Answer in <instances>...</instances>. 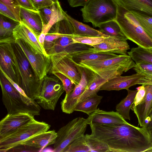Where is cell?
Masks as SVG:
<instances>
[{
    "label": "cell",
    "instance_id": "6da1fadb",
    "mask_svg": "<svg viewBox=\"0 0 152 152\" xmlns=\"http://www.w3.org/2000/svg\"><path fill=\"white\" fill-rule=\"evenodd\" d=\"M90 126V135L107 144L110 152H147L152 148L150 135L144 127L129 123Z\"/></svg>",
    "mask_w": 152,
    "mask_h": 152
},
{
    "label": "cell",
    "instance_id": "7a4b0ae2",
    "mask_svg": "<svg viewBox=\"0 0 152 152\" xmlns=\"http://www.w3.org/2000/svg\"><path fill=\"white\" fill-rule=\"evenodd\" d=\"M5 43L15 61L18 72V85L29 98L36 100L43 79L38 80L32 66L20 46L15 42Z\"/></svg>",
    "mask_w": 152,
    "mask_h": 152
},
{
    "label": "cell",
    "instance_id": "3957f363",
    "mask_svg": "<svg viewBox=\"0 0 152 152\" xmlns=\"http://www.w3.org/2000/svg\"><path fill=\"white\" fill-rule=\"evenodd\" d=\"M0 73L2 100L7 114L25 113L34 116L39 115L41 107L37 102L22 94L1 72Z\"/></svg>",
    "mask_w": 152,
    "mask_h": 152
},
{
    "label": "cell",
    "instance_id": "277c9868",
    "mask_svg": "<svg viewBox=\"0 0 152 152\" xmlns=\"http://www.w3.org/2000/svg\"><path fill=\"white\" fill-rule=\"evenodd\" d=\"M135 64L130 56L125 54L106 59L86 61L77 65L87 68L108 80L121 76L124 72L134 68Z\"/></svg>",
    "mask_w": 152,
    "mask_h": 152
},
{
    "label": "cell",
    "instance_id": "5b68a950",
    "mask_svg": "<svg viewBox=\"0 0 152 152\" xmlns=\"http://www.w3.org/2000/svg\"><path fill=\"white\" fill-rule=\"evenodd\" d=\"M115 20L128 39L146 49L152 48V39L145 32L132 12L118 5Z\"/></svg>",
    "mask_w": 152,
    "mask_h": 152
},
{
    "label": "cell",
    "instance_id": "8992f818",
    "mask_svg": "<svg viewBox=\"0 0 152 152\" xmlns=\"http://www.w3.org/2000/svg\"><path fill=\"white\" fill-rule=\"evenodd\" d=\"M118 5L115 0H90L81 9L83 21L95 27L115 20Z\"/></svg>",
    "mask_w": 152,
    "mask_h": 152
},
{
    "label": "cell",
    "instance_id": "52a82bcc",
    "mask_svg": "<svg viewBox=\"0 0 152 152\" xmlns=\"http://www.w3.org/2000/svg\"><path fill=\"white\" fill-rule=\"evenodd\" d=\"M50 127L45 122L34 119L11 134L0 138V152H8L32 137L48 131Z\"/></svg>",
    "mask_w": 152,
    "mask_h": 152
},
{
    "label": "cell",
    "instance_id": "ba28073f",
    "mask_svg": "<svg viewBox=\"0 0 152 152\" xmlns=\"http://www.w3.org/2000/svg\"><path fill=\"white\" fill-rule=\"evenodd\" d=\"M88 125L87 118L78 117L60 128L57 132L53 151L63 152L72 141L84 134Z\"/></svg>",
    "mask_w": 152,
    "mask_h": 152
},
{
    "label": "cell",
    "instance_id": "9c48e42d",
    "mask_svg": "<svg viewBox=\"0 0 152 152\" xmlns=\"http://www.w3.org/2000/svg\"><path fill=\"white\" fill-rule=\"evenodd\" d=\"M64 91L63 84L58 77L53 75H47L43 79L40 93L36 102L44 109L54 110Z\"/></svg>",
    "mask_w": 152,
    "mask_h": 152
},
{
    "label": "cell",
    "instance_id": "30bf717a",
    "mask_svg": "<svg viewBox=\"0 0 152 152\" xmlns=\"http://www.w3.org/2000/svg\"><path fill=\"white\" fill-rule=\"evenodd\" d=\"M69 54L62 52L50 56L52 68L50 73H61L72 80L76 86L80 81L81 73L79 66L70 58Z\"/></svg>",
    "mask_w": 152,
    "mask_h": 152
},
{
    "label": "cell",
    "instance_id": "8fae6325",
    "mask_svg": "<svg viewBox=\"0 0 152 152\" xmlns=\"http://www.w3.org/2000/svg\"><path fill=\"white\" fill-rule=\"evenodd\" d=\"M15 42L20 47L30 64L38 80H42L47 75L52 68L50 56L47 57L34 53L32 48L26 42L20 40Z\"/></svg>",
    "mask_w": 152,
    "mask_h": 152
},
{
    "label": "cell",
    "instance_id": "7c38bea8",
    "mask_svg": "<svg viewBox=\"0 0 152 152\" xmlns=\"http://www.w3.org/2000/svg\"><path fill=\"white\" fill-rule=\"evenodd\" d=\"M79 66L81 75L80 81L71 93L65 96L61 103L62 112L66 114H71L75 111L79 98L86 89L95 74L87 68Z\"/></svg>",
    "mask_w": 152,
    "mask_h": 152
},
{
    "label": "cell",
    "instance_id": "4fadbf2b",
    "mask_svg": "<svg viewBox=\"0 0 152 152\" xmlns=\"http://www.w3.org/2000/svg\"><path fill=\"white\" fill-rule=\"evenodd\" d=\"M34 119V116L27 113L7 114L0 122V138L11 134Z\"/></svg>",
    "mask_w": 152,
    "mask_h": 152
},
{
    "label": "cell",
    "instance_id": "5bb4252c",
    "mask_svg": "<svg viewBox=\"0 0 152 152\" xmlns=\"http://www.w3.org/2000/svg\"><path fill=\"white\" fill-rule=\"evenodd\" d=\"M38 11L42 23L41 33L45 35L54 24L63 20L67 19L65 15L66 12L62 10L59 1Z\"/></svg>",
    "mask_w": 152,
    "mask_h": 152
},
{
    "label": "cell",
    "instance_id": "9a60e30c",
    "mask_svg": "<svg viewBox=\"0 0 152 152\" xmlns=\"http://www.w3.org/2000/svg\"><path fill=\"white\" fill-rule=\"evenodd\" d=\"M13 36L15 40L20 39L26 42L35 53H40L49 57L45 50L39 43L38 37L27 26L20 22L15 28Z\"/></svg>",
    "mask_w": 152,
    "mask_h": 152
},
{
    "label": "cell",
    "instance_id": "2e32d148",
    "mask_svg": "<svg viewBox=\"0 0 152 152\" xmlns=\"http://www.w3.org/2000/svg\"><path fill=\"white\" fill-rule=\"evenodd\" d=\"M87 119L88 124L90 126L110 125L129 123L117 112L106 111L100 110L99 108L89 115Z\"/></svg>",
    "mask_w": 152,
    "mask_h": 152
},
{
    "label": "cell",
    "instance_id": "e0dca14e",
    "mask_svg": "<svg viewBox=\"0 0 152 152\" xmlns=\"http://www.w3.org/2000/svg\"><path fill=\"white\" fill-rule=\"evenodd\" d=\"M57 136L55 131H48L32 137L20 145L25 146L29 151H40L45 147L54 145Z\"/></svg>",
    "mask_w": 152,
    "mask_h": 152
},
{
    "label": "cell",
    "instance_id": "ac0fdd59",
    "mask_svg": "<svg viewBox=\"0 0 152 152\" xmlns=\"http://www.w3.org/2000/svg\"><path fill=\"white\" fill-rule=\"evenodd\" d=\"M144 85L145 90L144 97L137 105L133 104L131 109L136 115L141 127L144 126L152 110V85Z\"/></svg>",
    "mask_w": 152,
    "mask_h": 152
},
{
    "label": "cell",
    "instance_id": "d6986e66",
    "mask_svg": "<svg viewBox=\"0 0 152 152\" xmlns=\"http://www.w3.org/2000/svg\"><path fill=\"white\" fill-rule=\"evenodd\" d=\"M130 48L126 40H122L115 37L106 36L103 41L93 45L88 49L95 52H109L114 53L126 54Z\"/></svg>",
    "mask_w": 152,
    "mask_h": 152
},
{
    "label": "cell",
    "instance_id": "ffe728a7",
    "mask_svg": "<svg viewBox=\"0 0 152 152\" xmlns=\"http://www.w3.org/2000/svg\"><path fill=\"white\" fill-rule=\"evenodd\" d=\"M143 74L136 73L131 75L116 77L107 80L101 86L100 90L119 91L136 85L138 81L144 77Z\"/></svg>",
    "mask_w": 152,
    "mask_h": 152
},
{
    "label": "cell",
    "instance_id": "44dd1931",
    "mask_svg": "<svg viewBox=\"0 0 152 152\" xmlns=\"http://www.w3.org/2000/svg\"><path fill=\"white\" fill-rule=\"evenodd\" d=\"M0 44V69L18 84V72L15 61L6 44Z\"/></svg>",
    "mask_w": 152,
    "mask_h": 152
},
{
    "label": "cell",
    "instance_id": "7402d4cb",
    "mask_svg": "<svg viewBox=\"0 0 152 152\" xmlns=\"http://www.w3.org/2000/svg\"><path fill=\"white\" fill-rule=\"evenodd\" d=\"M118 55L111 52H95L87 49L69 54L70 58L77 65L90 61L106 59L117 57Z\"/></svg>",
    "mask_w": 152,
    "mask_h": 152
},
{
    "label": "cell",
    "instance_id": "603a6c76",
    "mask_svg": "<svg viewBox=\"0 0 152 152\" xmlns=\"http://www.w3.org/2000/svg\"><path fill=\"white\" fill-rule=\"evenodd\" d=\"M117 4L131 12L152 18V0H115Z\"/></svg>",
    "mask_w": 152,
    "mask_h": 152
},
{
    "label": "cell",
    "instance_id": "cb8c5ba5",
    "mask_svg": "<svg viewBox=\"0 0 152 152\" xmlns=\"http://www.w3.org/2000/svg\"><path fill=\"white\" fill-rule=\"evenodd\" d=\"M20 18L23 22L31 29L38 37L42 29V23L39 12L20 7Z\"/></svg>",
    "mask_w": 152,
    "mask_h": 152
},
{
    "label": "cell",
    "instance_id": "d4e9b609",
    "mask_svg": "<svg viewBox=\"0 0 152 152\" xmlns=\"http://www.w3.org/2000/svg\"><path fill=\"white\" fill-rule=\"evenodd\" d=\"M65 15L67 19L73 26L75 35L79 36L92 37H105L107 36L99 30L95 29L87 25L76 20L66 12Z\"/></svg>",
    "mask_w": 152,
    "mask_h": 152
},
{
    "label": "cell",
    "instance_id": "484cf974",
    "mask_svg": "<svg viewBox=\"0 0 152 152\" xmlns=\"http://www.w3.org/2000/svg\"><path fill=\"white\" fill-rule=\"evenodd\" d=\"M126 90L128 92L126 96L116 105L115 110L125 119L130 121V110L134 103L138 90H131L128 89Z\"/></svg>",
    "mask_w": 152,
    "mask_h": 152
},
{
    "label": "cell",
    "instance_id": "4316f807",
    "mask_svg": "<svg viewBox=\"0 0 152 152\" xmlns=\"http://www.w3.org/2000/svg\"><path fill=\"white\" fill-rule=\"evenodd\" d=\"M102 98V96H99L97 94L89 96L78 102L74 110L82 112L89 115L97 110Z\"/></svg>",
    "mask_w": 152,
    "mask_h": 152
},
{
    "label": "cell",
    "instance_id": "83f0119b",
    "mask_svg": "<svg viewBox=\"0 0 152 152\" xmlns=\"http://www.w3.org/2000/svg\"><path fill=\"white\" fill-rule=\"evenodd\" d=\"M98 27L100 28L99 30L105 35L115 37L122 40L128 39L115 20L103 23Z\"/></svg>",
    "mask_w": 152,
    "mask_h": 152
},
{
    "label": "cell",
    "instance_id": "f1b7e54d",
    "mask_svg": "<svg viewBox=\"0 0 152 152\" xmlns=\"http://www.w3.org/2000/svg\"><path fill=\"white\" fill-rule=\"evenodd\" d=\"M107 80L95 73L86 89L79 98L78 103L89 96L97 94L100 91L101 86Z\"/></svg>",
    "mask_w": 152,
    "mask_h": 152
},
{
    "label": "cell",
    "instance_id": "f546056e",
    "mask_svg": "<svg viewBox=\"0 0 152 152\" xmlns=\"http://www.w3.org/2000/svg\"><path fill=\"white\" fill-rule=\"evenodd\" d=\"M20 23L0 14V39L13 37V30Z\"/></svg>",
    "mask_w": 152,
    "mask_h": 152
},
{
    "label": "cell",
    "instance_id": "4dcf8cb0",
    "mask_svg": "<svg viewBox=\"0 0 152 152\" xmlns=\"http://www.w3.org/2000/svg\"><path fill=\"white\" fill-rule=\"evenodd\" d=\"M128 53L136 64L147 62L152 64V52L148 49L138 46L132 48Z\"/></svg>",
    "mask_w": 152,
    "mask_h": 152
},
{
    "label": "cell",
    "instance_id": "1f68e13d",
    "mask_svg": "<svg viewBox=\"0 0 152 152\" xmlns=\"http://www.w3.org/2000/svg\"><path fill=\"white\" fill-rule=\"evenodd\" d=\"M88 152L90 149L88 145L85 135L80 136L72 141L63 152Z\"/></svg>",
    "mask_w": 152,
    "mask_h": 152
},
{
    "label": "cell",
    "instance_id": "d6a6232c",
    "mask_svg": "<svg viewBox=\"0 0 152 152\" xmlns=\"http://www.w3.org/2000/svg\"><path fill=\"white\" fill-rule=\"evenodd\" d=\"M87 142L91 152H110L109 147L106 143L93 137L90 134H86Z\"/></svg>",
    "mask_w": 152,
    "mask_h": 152
},
{
    "label": "cell",
    "instance_id": "836d02e7",
    "mask_svg": "<svg viewBox=\"0 0 152 152\" xmlns=\"http://www.w3.org/2000/svg\"><path fill=\"white\" fill-rule=\"evenodd\" d=\"M131 12L136 17L145 32L152 39V18L134 12Z\"/></svg>",
    "mask_w": 152,
    "mask_h": 152
},
{
    "label": "cell",
    "instance_id": "e575fe53",
    "mask_svg": "<svg viewBox=\"0 0 152 152\" xmlns=\"http://www.w3.org/2000/svg\"><path fill=\"white\" fill-rule=\"evenodd\" d=\"M104 37L77 36L73 37V39L76 43H81L92 46L102 42Z\"/></svg>",
    "mask_w": 152,
    "mask_h": 152
},
{
    "label": "cell",
    "instance_id": "d590c367",
    "mask_svg": "<svg viewBox=\"0 0 152 152\" xmlns=\"http://www.w3.org/2000/svg\"><path fill=\"white\" fill-rule=\"evenodd\" d=\"M52 74L58 77L62 82L66 93L65 95L69 94L72 92L76 85L72 80L60 73H54Z\"/></svg>",
    "mask_w": 152,
    "mask_h": 152
},
{
    "label": "cell",
    "instance_id": "8d00e7d4",
    "mask_svg": "<svg viewBox=\"0 0 152 152\" xmlns=\"http://www.w3.org/2000/svg\"><path fill=\"white\" fill-rule=\"evenodd\" d=\"M133 69L137 73L143 74L145 76L152 75V64L147 62L135 64Z\"/></svg>",
    "mask_w": 152,
    "mask_h": 152
},
{
    "label": "cell",
    "instance_id": "74e56055",
    "mask_svg": "<svg viewBox=\"0 0 152 152\" xmlns=\"http://www.w3.org/2000/svg\"><path fill=\"white\" fill-rule=\"evenodd\" d=\"M0 1L7 6L20 20V7L17 0H0Z\"/></svg>",
    "mask_w": 152,
    "mask_h": 152
},
{
    "label": "cell",
    "instance_id": "f35d334b",
    "mask_svg": "<svg viewBox=\"0 0 152 152\" xmlns=\"http://www.w3.org/2000/svg\"><path fill=\"white\" fill-rule=\"evenodd\" d=\"M0 14L7 17L20 22L15 14L7 6L0 1Z\"/></svg>",
    "mask_w": 152,
    "mask_h": 152
},
{
    "label": "cell",
    "instance_id": "ab89813d",
    "mask_svg": "<svg viewBox=\"0 0 152 152\" xmlns=\"http://www.w3.org/2000/svg\"><path fill=\"white\" fill-rule=\"evenodd\" d=\"M37 10L51 5L53 2L51 0H31Z\"/></svg>",
    "mask_w": 152,
    "mask_h": 152
},
{
    "label": "cell",
    "instance_id": "60d3db41",
    "mask_svg": "<svg viewBox=\"0 0 152 152\" xmlns=\"http://www.w3.org/2000/svg\"><path fill=\"white\" fill-rule=\"evenodd\" d=\"M138 91L137 93L134 105H137L144 97L145 92V90L144 85L137 88Z\"/></svg>",
    "mask_w": 152,
    "mask_h": 152
},
{
    "label": "cell",
    "instance_id": "b9f144b4",
    "mask_svg": "<svg viewBox=\"0 0 152 152\" xmlns=\"http://www.w3.org/2000/svg\"><path fill=\"white\" fill-rule=\"evenodd\" d=\"M20 7L26 9L37 10L33 6L31 0H17Z\"/></svg>",
    "mask_w": 152,
    "mask_h": 152
},
{
    "label": "cell",
    "instance_id": "7bdbcfd3",
    "mask_svg": "<svg viewBox=\"0 0 152 152\" xmlns=\"http://www.w3.org/2000/svg\"><path fill=\"white\" fill-rule=\"evenodd\" d=\"M90 0H68L69 5L72 7L83 6Z\"/></svg>",
    "mask_w": 152,
    "mask_h": 152
},
{
    "label": "cell",
    "instance_id": "ee69618b",
    "mask_svg": "<svg viewBox=\"0 0 152 152\" xmlns=\"http://www.w3.org/2000/svg\"><path fill=\"white\" fill-rule=\"evenodd\" d=\"M144 127L148 133L152 131V111L146 120Z\"/></svg>",
    "mask_w": 152,
    "mask_h": 152
},
{
    "label": "cell",
    "instance_id": "f6af8a7d",
    "mask_svg": "<svg viewBox=\"0 0 152 152\" xmlns=\"http://www.w3.org/2000/svg\"><path fill=\"white\" fill-rule=\"evenodd\" d=\"M46 35L41 33L38 37V39L39 43L44 48H45L44 42Z\"/></svg>",
    "mask_w": 152,
    "mask_h": 152
},
{
    "label": "cell",
    "instance_id": "bcb514c9",
    "mask_svg": "<svg viewBox=\"0 0 152 152\" xmlns=\"http://www.w3.org/2000/svg\"><path fill=\"white\" fill-rule=\"evenodd\" d=\"M148 133H149V134L150 135L151 139V140L152 141V131H151L150 132Z\"/></svg>",
    "mask_w": 152,
    "mask_h": 152
},
{
    "label": "cell",
    "instance_id": "7dc6e473",
    "mask_svg": "<svg viewBox=\"0 0 152 152\" xmlns=\"http://www.w3.org/2000/svg\"><path fill=\"white\" fill-rule=\"evenodd\" d=\"M53 2L56 3L58 1V0H51Z\"/></svg>",
    "mask_w": 152,
    "mask_h": 152
},
{
    "label": "cell",
    "instance_id": "c3c4849f",
    "mask_svg": "<svg viewBox=\"0 0 152 152\" xmlns=\"http://www.w3.org/2000/svg\"><path fill=\"white\" fill-rule=\"evenodd\" d=\"M152 152V148L148 150L147 152Z\"/></svg>",
    "mask_w": 152,
    "mask_h": 152
},
{
    "label": "cell",
    "instance_id": "681fc988",
    "mask_svg": "<svg viewBox=\"0 0 152 152\" xmlns=\"http://www.w3.org/2000/svg\"></svg>",
    "mask_w": 152,
    "mask_h": 152
}]
</instances>
